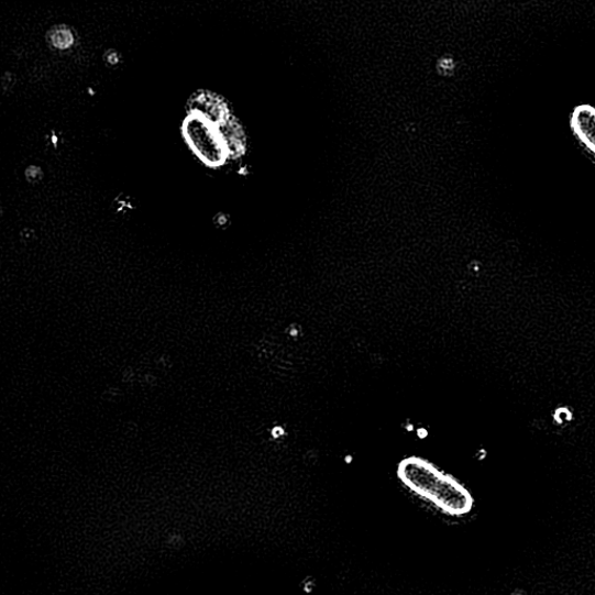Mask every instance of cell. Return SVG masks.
I'll return each mask as SVG.
<instances>
[{
	"label": "cell",
	"mask_w": 595,
	"mask_h": 595,
	"mask_svg": "<svg viewBox=\"0 0 595 595\" xmlns=\"http://www.w3.org/2000/svg\"><path fill=\"white\" fill-rule=\"evenodd\" d=\"M184 135L197 156L209 166H221L229 157L218 128L208 119L190 113L183 126Z\"/></svg>",
	"instance_id": "cell-2"
},
{
	"label": "cell",
	"mask_w": 595,
	"mask_h": 595,
	"mask_svg": "<svg viewBox=\"0 0 595 595\" xmlns=\"http://www.w3.org/2000/svg\"><path fill=\"white\" fill-rule=\"evenodd\" d=\"M511 595H526V594L521 591H517L516 593H513Z\"/></svg>",
	"instance_id": "cell-6"
},
{
	"label": "cell",
	"mask_w": 595,
	"mask_h": 595,
	"mask_svg": "<svg viewBox=\"0 0 595 595\" xmlns=\"http://www.w3.org/2000/svg\"><path fill=\"white\" fill-rule=\"evenodd\" d=\"M70 33L68 31H54V33L51 36L52 43L59 48H65L69 46L73 43V38H65V36H69Z\"/></svg>",
	"instance_id": "cell-5"
},
{
	"label": "cell",
	"mask_w": 595,
	"mask_h": 595,
	"mask_svg": "<svg viewBox=\"0 0 595 595\" xmlns=\"http://www.w3.org/2000/svg\"><path fill=\"white\" fill-rule=\"evenodd\" d=\"M569 122L572 134L595 157V108L590 104L574 107Z\"/></svg>",
	"instance_id": "cell-3"
},
{
	"label": "cell",
	"mask_w": 595,
	"mask_h": 595,
	"mask_svg": "<svg viewBox=\"0 0 595 595\" xmlns=\"http://www.w3.org/2000/svg\"><path fill=\"white\" fill-rule=\"evenodd\" d=\"M397 475L410 492L447 516L463 517L474 508L470 491L432 462L407 458L399 463Z\"/></svg>",
	"instance_id": "cell-1"
},
{
	"label": "cell",
	"mask_w": 595,
	"mask_h": 595,
	"mask_svg": "<svg viewBox=\"0 0 595 595\" xmlns=\"http://www.w3.org/2000/svg\"><path fill=\"white\" fill-rule=\"evenodd\" d=\"M191 113L208 119L216 126L220 125L225 118L231 115L228 106L224 104L223 100L211 92L197 93L191 101Z\"/></svg>",
	"instance_id": "cell-4"
}]
</instances>
